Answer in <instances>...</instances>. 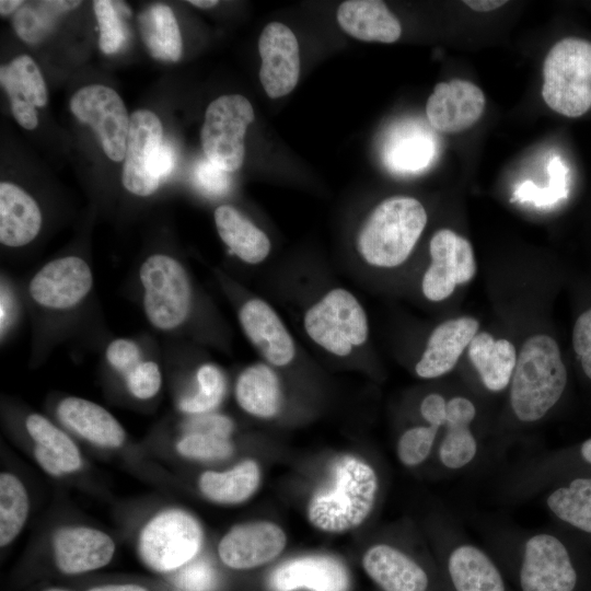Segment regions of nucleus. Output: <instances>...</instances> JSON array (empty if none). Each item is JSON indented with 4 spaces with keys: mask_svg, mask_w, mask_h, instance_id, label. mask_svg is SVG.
I'll return each instance as SVG.
<instances>
[{
    "mask_svg": "<svg viewBox=\"0 0 591 591\" xmlns=\"http://www.w3.org/2000/svg\"><path fill=\"white\" fill-rule=\"evenodd\" d=\"M568 373L557 341L534 334L522 344L508 386L509 405L522 424L542 420L560 401Z\"/></svg>",
    "mask_w": 591,
    "mask_h": 591,
    "instance_id": "f257e3e1",
    "label": "nucleus"
},
{
    "mask_svg": "<svg viewBox=\"0 0 591 591\" xmlns=\"http://www.w3.org/2000/svg\"><path fill=\"white\" fill-rule=\"evenodd\" d=\"M378 489L376 473L367 462L344 456L334 465L331 485L311 498L308 518L313 526L325 532L352 530L371 513Z\"/></svg>",
    "mask_w": 591,
    "mask_h": 591,
    "instance_id": "f03ea898",
    "label": "nucleus"
},
{
    "mask_svg": "<svg viewBox=\"0 0 591 591\" xmlns=\"http://www.w3.org/2000/svg\"><path fill=\"white\" fill-rule=\"evenodd\" d=\"M426 224L427 212L419 200L390 197L372 210L360 229L359 254L372 267H398L412 254Z\"/></svg>",
    "mask_w": 591,
    "mask_h": 591,
    "instance_id": "7ed1b4c3",
    "label": "nucleus"
},
{
    "mask_svg": "<svg viewBox=\"0 0 591 591\" xmlns=\"http://www.w3.org/2000/svg\"><path fill=\"white\" fill-rule=\"evenodd\" d=\"M542 96L554 112L579 117L591 108V43L566 37L548 51L543 63Z\"/></svg>",
    "mask_w": 591,
    "mask_h": 591,
    "instance_id": "20e7f679",
    "label": "nucleus"
},
{
    "mask_svg": "<svg viewBox=\"0 0 591 591\" xmlns=\"http://www.w3.org/2000/svg\"><path fill=\"white\" fill-rule=\"evenodd\" d=\"M305 333L328 354L346 357L369 335L368 317L347 289L334 288L311 305L303 318Z\"/></svg>",
    "mask_w": 591,
    "mask_h": 591,
    "instance_id": "39448f33",
    "label": "nucleus"
},
{
    "mask_svg": "<svg viewBox=\"0 0 591 591\" xmlns=\"http://www.w3.org/2000/svg\"><path fill=\"white\" fill-rule=\"evenodd\" d=\"M517 591H576L579 573L568 546L555 534L530 535L508 568Z\"/></svg>",
    "mask_w": 591,
    "mask_h": 591,
    "instance_id": "423d86ee",
    "label": "nucleus"
},
{
    "mask_svg": "<svg viewBox=\"0 0 591 591\" xmlns=\"http://www.w3.org/2000/svg\"><path fill=\"white\" fill-rule=\"evenodd\" d=\"M143 309L149 322L162 331L182 325L192 308V286L184 266L165 254L149 256L141 265Z\"/></svg>",
    "mask_w": 591,
    "mask_h": 591,
    "instance_id": "0eeeda50",
    "label": "nucleus"
},
{
    "mask_svg": "<svg viewBox=\"0 0 591 591\" xmlns=\"http://www.w3.org/2000/svg\"><path fill=\"white\" fill-rule=\"evenodd\" d=\"M201 543L202 530L196 518L181 509H167L143 526L138 552L147 567L166 572L193 560Z\"/></svg>",
    "mask_w": 591,
    "mask_h": 591,
    "instance_id": "6e6552de",
    "label": "nucleus"
},
{
    "mask_svg": "<svg viewBox=\"0 0 591 591\" xmlns=\"http://www.w3.org/2000/svg\"><path fill=\"white\" fill-rule=\"evenodd\" d=\"M254 120L250 101L240 94L222 95L206 109L200 138L206 159L225 172H234L244 161V136Z\"/></svg>",
    "mask_w": 591,
    "mask_h": 591,
    "instance_id": "1a4fd4ad",
    "label": "nucleus"
},
{
    "mask_svg": "<svg viewBox=\"0 0 591 591\" xmlns=\"http://www.w3.org/2000/svg\"><path fill=\"white\" fill-rule=\"evenodd\" d=\"M70 109L91 126L108 159H125L130 117L115 90L102 84L83 86L72 95Z\"/></svg>",
    "mask_w": 591,
    "mask_h": 591,
    "instance_id": "9d476101",
    "label": "nucleus"
},
{
    "mask_svg": "<svg viewBox=\"0 0 591 591\" xmlns=\"http://www.w3.org/2000/svg\"><path fill=\"white\" fill-rule=\"evenodd\" d=\"M430 264L421 279L424 297L440 302L453 294L457 286L473 280L477 264L472 244L450 229L434 232L429 243Z\"/></svg>",
    "mask_w": 591,
    "mask_h": 591,
    "instance_id": "9b49d317",
    "label": "nucleus"
},
{
    "mask_svg": "<svg viewBox=\"0 0 591 591\" xmlns=\"http://www.w3.org/2000/svg\"><path fill=\"white\" fill-rule=\"evenodd\" d=\"M163 143V128L159 117L148 109H138L130 116L127 149L121 182L134 195L146 197L159 185L153 174V162Z\"/></svg>",
    "mask_w": 591,
    "mask_h": 591,
    "instance_id": "f8f14e48",
    "label": "nucleus"
},
{
    "mask_svg": "<svg viewBox=\"0 0 591 591\" xmlns=\"http://www.w3.org/2000/svg\"><path fill=\"white\" fill-rule=\"evenodd\" d=\"M92 285L88 263L78 256H66L43 266L32 278L28 291L43 308L67 310L83 300Z\"/></svg>",
    "mask_w": 591,
    "mask_h": 591,
    "instance_id": "ddd939ff",
    "label": "nucleus"
},
{
    "mask_svg": "<svg viewBox=\"0 0 591 591\" xmlns=\"http://www.w3.org/2000/svg\"><path fill=\"white\" fill-rule=\"evenodd\" d=\"M445 591H513L502 567L482 547L452 543L442 560Z\"/></svg>",
    "mask_w": 591,
    "mask_h": 591,
    "instance_id": "4468645a",
    "label": "nucleus"
},
{
    "mask_svg": "<svg viewBox=\"0 0 591 591\" xmlns=\"http://www.w3.org/2000/svg\"><path fill=\"white\" fill-rule=\"evenodd\" d=\"M258 51L259 79L267 95L277 99L290 93L300 76L299 44L293 32L280 22L267 24L258 39Z\"/></svg>",
    "mask_w": 591,
    "mask_h": 591,
    "instance_id": "2eb2a0df",
    "label": "nucleus"
},
{
    "mask_svg": "<svg viewBox=\"0 0 591 591\" xmlns=\"http://www.w3.org/2000/svg\"><path fill=\"white\" fill-rule=\"evenodd\" d=\"M485 103V95L477 85L454 79L434 86L426 104V115L434 129L460 132L478 121Z\"/></svg>",
    "mask_w": 591,
    "mask_h": 591,
    "instance_id": "dca6fc26",
    "label": "nucleus"
},
{
    "mask_svg": "<svg viewBox=\"0 0 591 591\" xmlns=\"http://www.w3.org/2000/svg\"><path fill=\"white\" fill-rule=\"evenodd\" d=\"M286 534L276 523L257 521L236 525L220 541L218 554L233 569H250L278 556L286 546Z\"/></svg>",
    "mask_w": 591,
    "mask_h": 591,
    "instance_id": "f3484780",
    "label": "nucleus"
},
{
    "mask_svg": "<svg viewBox=\"0 0 591 591\" xmlns=\"http://www.w3.org/2000/svg\"><path fill=\"white\" fill-rule=\"evenodd\" d=\"M242 329L267 362L288 366L296 356L294 340L273 306L259 298L243 303L239 312Z\"/></svg>",
    "mask_w": 591,
    "mask_h": 591,
    "instance_id": "a211bd4d",
    "label": "nucleus"
},
{
    "mask_svg": "<svg viewBox=\"0 0 591 591\" xmlns=\"http://www.w3.org/2000/svg\"><path fill=\"white\" fill-rule=\"evenodd\" d=\"M478 332V320L468 315L450 318L437 325L415 366L416 374L430 380L451 372Z\"/></svg>",
    "mask_w": 591,
    "mask_h": 591,
    "instance_id": "6ab92c4d",
    "label": "nucleus"
},
{
    "mask_svg": "<svg viewBox=\"0 0 591 591\" xmlns=\"http://www.w3.org/2000/svg\"><path fill=\"white\" fill-rule=\"evenodd\" d=\"M55 563L60 571L77 575L106 566L115 543L105 532L88 526L58 530L53 540Z\"/></svg>",
    "mask_w": 591,
    "mask_h": 591,
    "instance_id": "aec40b11",
    "label": "nucleus"
},
{
    "mask_svg": "<svg viewBox=\"0 0 591 591\" xmlns=\"http://www.w3.org/2000/svg\"><path fill=\"white\" fill-rule=\"evenodd\" d=\"M362 566L383 591H429L432 587L428 570L390 544L371 546L363 555Z\"/></svg>",
    "mask_w": 591,
    "mask_h": 591,
    "instance_id": "412c9836",
    "label": "nucleus"
},
{
    "mask_svg": "<svg viewBox=\"0 0 591 591\" xmlns=\"http://www.w3.org/2000/svg\"><path fill=\"white\" fill-rule=\"evenodd\" d=\"M348 573L344 565L329 556L315 555L292 559L270 576L274 591L306 588L311 591H347Z\"/></svg>",
    "mask_w": 591,
    "mask_h": 591,
    "instance_id": "4be33fe9",
    "label": "nucleus"
},
{
    "mask_svg": "<svg viewBox=\"0 0 591 591\" xmlns=\"http://www.w3.org/2000/svg\"><path fill=\"white\" fill-rule=\"evenodd\" d=\"M476 406L467 397L456 395L447 401L444 434L438 447L440 463L450 471L470 465L478 454V442L472 430Z\"/></svg>",
    "mask_w": 591,
    "mask_h": 591,
    "instance_id": "5701e85b",
    "label": "nucleus"
},
{
    "mask_svg": "<svg viewBox=\"0 0 591 591\" xmlns=\"http://www.w3.org/2000/svg\"><path fill=\"white\" fill-rule=\"evenodd\" d=\"M60 420L85 440L104 448H118L125 441V430L104 407L85 398H63L57 408Z\"/></svg>",
    "mask_w": 591,
    "mask_h": 591,
    "instance_id": "b1692460",
    "label": "nucleus"
},
{
    "mask_svg": "<svg viewBox=\"0 0 591 591\" xmlns=\"http://www.w3.org/2000/svg\"><path fill=\"white\" fill-rule=\"evenodd\" d=\"M437 141L425 126L409 121L396 126L383 146V161L395 173H418L437 157Z\"/></svg>",
    "mask_w": 591,
    "mask_h": 591,
    "instance_id": "393cba45",
    "label": "nucleus"
},
{
    "mask_svg": "<svg viewBox=\"0 0 591 591\" xmlns=\"http://www.w3.org/2000/svg\"><path fill=\"white\" fill-rule=\"evenodd\" d=\"M42 227L37 202L24 189L9 182L0 184V242L20 247L32 242Z\"/></svg>",
    "mask_w": 591,
    "mask_h": 591,
    "instance_id": "a878e982",
    "label": "nucleus"
},
{
    "mask_svg": "<svg viewBox=\"0 0 591 591\" xmlns=\"http://www.w3.org/2000/svg\"><path fill=\"white\" fill-rule=\"evenodd\" d=\"M337 22L347 34L364 42L394 43L402 34L399 21L382 1H345L337 10Z\"/></svg>",
    "mask_w": 591,
    "mask_h": 591,
    "instance_id": "bb28decb",
    "label": "nucleus"
},
{
    "mask_svg": "<svg viewBox=\"0 0 591 591\" xmlns=\"http://www.w3.org/2000/svg\"><path fill=\"white\" fill-rule=\"evenodd\" d=\"M467 357L486 390L499 393L508 389L518 358L510 340L478 332L467 347Z\"/></svg>",
    "mask_w": 591,
    "mask_h": 591,
    "instance_id": "cd10ccee",
    "label": "nucleus"
},
{
    "mask_svg": "<svg viewBox=\"0 0 591 591\" xmlns=\"http://www.w3.org/2000/svg\"><path fill=\"white\" fill-rule=\"evenodd\" d=\"M215 223L223 243L242 262L256 265L269 255L268 236L234 207L219 206Z\"/></svg>",
    "mask_w": 591,
    "mask_h": 591,
    "instance_id": "c85d7f7f",
    "label": "nucleus"
},
{
    "mask_svg": "<svg viewBox=\"0 0 591 591\" xmlns=\"http://www.w3.org/2000/svg\"><path fill=\"white\" fill-rule=\"evenodd\" d=\"M235 398L247 414L259 418H271L281 407L279 380L266 364L250 366L240 373L236 380Z\"/></svg>",
    "mask_w": 591,
    "mask_h": 591,
    "instance_id": "c756f323",
    "label": "nucleus"
},
{
    "mask_svg": "<svg viewBox=\"0 0 591 591\" xmlns=\"http://www.w3.org/2000/svg\"><path fill=\"white\" fill-rule=\"evenodd\" d=\"M545 502L557 520L591 537V476H576L557 485Z\"/></svg>",
    "mask_w": 591,
    "mask_h": 591,
    "instance_id": "7c9ffc66",
    "label": "nucleus"
},
{
    "mask_svg": "<svg viewBox=\"0 0 591 591\" xmlns=\"http://www.w3.org/2000/svg\"><path fill=\"white\" fill-rule=\"evenodd\" d=\"M260 472L253 460L240 462L225 472L207 471L199 477V489L209 500L234 505L247 500L257 489Z\"/></svg>",
    "mask_w": 591,
    "mask_h": 591,
    "instance_id": "2f4dec72",
    "label": "nucleus"
},
{
    "mask_svg": "<svg viewBox=\"0 0 591 591\" xmlns=\"http://www.w3.org/2000/svg\"><path fill=\"white\" fill-rule=\"evenodd\" d=\"M140 34L149 53L157 59L177 61L182 55V36L172 9L153 4L138 18Z\"/></svg>",
    "mask_w": 591,
    "mask_h": 591,
    "instance_id": "473e14b6",
    "label": "nucleus"
},
{
    "mask_svg": "<svg viewBox=\"0 0 591 591\" xmlns=\"http://www.w3.org/2000/svg\"><path fill=\"white\" fill-rule=\"evenodd\" d=\"M81 4L73 0L28 1L14 13L12 25L28 44L44 40L56 27L59 18Z\"/></svg>",
    "mask_w": 591,
    "mask_h": 591,
    "instance_id": "72a5a7b5",
    "label": "nucleus"
},
{
    "mask_svg": "<svg viewBox=\"0 0 591 591\" xmlns=\"http://www.w3.org/2000/svg\"><path fill=\"white\" fill-rule=\"evenodd\" d=\"M0 82L10 101H25L35 107H43L47 103L45 80L30 56L21 55L1 66Z\"/></svg>",
    "mask_w": 591,
    "mask_h": 591,
    "instance_id": "f704fd0d",
    "label": "nucleus"
},
{
    "mask_svg": "<svg viewBox=\"0 0 591 591\" xmlns=\"http://www.w3.org/2000/svg\"><path fill=\"white\" fill-rule=\"evenodd\" d=\"M26 430L36 445L46 450L58 463L63 474L81 467L80 451L74 442L46 417L32 414L25 421Z\"/></svg>",
    "mask_w": 591,
    "mask_h": 591,
    "instance_id": "c9c22d12",
    "label": "nucleus"
},
{
    "mask_svg": "<svg viewBox=\"0 0 591 591\" xmlns=\"http://www.w3.org/2000/svg\"><path fill=\"white\" fill-rule=\"evenodd\" d=\"M30 500L23 483L13 474L0 475V544L11 543L23 529Z\"/></svg>",
    "mask_w": 591,
    "mask_h": 591,
    "instance_id": "e433bc0d",
    "label": "nucleus"
},
{
    "mask_svg": "<svg viewBox=\"0 0 591 591\" xmlns=\"http://www.w3.org/2000/svg\"><path fill=\"white\" fill-rule=\"evenodd\" d=\"M196 379L198 391L181 399L179 408L193 415L208 414L216 408L223 398L225 382L218 367L205 363L197 370Z\"/></svg>",
    "mask_w": 591,
    "mask_h": 591,
    "instance_id": "4c0bfd02",
    "label": "nucleus"
},
{
    "mask_svg": "<svg viewBox=\"0 0 591 591\" xmlns=\"http://www.w3.org/2000/svg\"><path fill=\"white\" fill-rule=\"evenodd\" d=\"M94 13L100 27L99 45L104 54H114L124 45L127 33L123 16L130 12L123 2L95 0Z\"/></svg>",
    "mask_w": 591,
    "mask_h": 591,
    "instance_id": "58836bf2",
    "label": "nucleus"
},
{
    "mask_svg": "<svg viewBox=\"0 0 591 591\" xmlns=\"http://www.w3.org/2000/svg\"><path fill=\"white\" fill-rule=\"evenodd\" d=\"M439 429L425 425L405 430L397 442V456L407 467H414L425 462L430 455Z\"/></svg>",
    "mask_w": 591,
    "mask_h": 591,
    "instance_id": "ea45409f",
    "label": "nucleus"
},
{
    "mask_svg": "<svg viewBox=\"0 0 591 591\" xmlns=\"http://www.w3.org/2000/svg\"><path fill=\"white\" fill-rule=\"evenodd\" d=\"M177 452L195 460H223L233 452L229 438L206 433H185L176 444Z\"/></svg>",
    "mask_w": 591,
    "mask_h": 591,
    "instance_id": "a19ab883",
    "label": "nucleus"
},
{
    "mask_svg": "<svg viewBox=\"0 0 591 591\" xmlns=\"http://www.w3.org/2000/svg\"><path fill=\"white\" fill-rule=\"evenodd\" d=\"M174 582L182 591H213L217 572L206 559L190 560L178 569Z\"/></svg>",
    "mask_w": 591,
    "mask_h": 591,
    "instance_id": "79ce46f5",
    "label": "nucleus"
},
{
    "mask_svg": "<svg viewBox=\"0 0 591 591\" xmlns=\"http://www.w3.org/2000/svg\"><path fill=\"white\" fill-rule=\"evenodd\" d=\"M129 392L139 399H149L160 390L162 376L159 366L151 360L139 362L125 375Z\"/></svg>",
    "mask_w": 591,
    "mask_h": 591,
    "instance_id": "37998d69",
    "label": "nucleus"
},
{
    "mask_svg": "<svg viewBox=\"0 0 591 591\" xmlns=\"http://www.w3.org/2000/svg\"><path fill=\"white\" fill-rule=\"evenodd\" d=\"M572 348L583 373L591 380V308L582 312L575 322Z\"/></svg>",
    "mask_w": 591,
    "mask_h": 591,
    "instance_id": "c03bdc74",
    "label": "nucleus"
},
{
    "mask_svg": "<svg viewBox=\"0 0 591 591\" xmlns=\"http://www.w3.org/2000/svg\"><path fill=\"white\" fill-rule=\"evenodd\" d=\"M106 359L116 371L125 376L141 362V354L134 340L117 338L107 346Z\"/></svg>",
    "mask_w": 591,
    "mask_h": 591,
    "instance_id": "a18cd8bd",
    "label": "nucleus"
},
{
    "mask_svg": "<svg viewBox=\"0 0 591 591\" xmlns=\"http://www.w3.org/2000/svg\"><path fill=\"white\" fill-rule=\"evenodd\" d=\"M197 186L209 195H222L230 187L229 172L223 171L208 159L200 160L194 171Z\"/></svg>",
    "mask_w": 591,
    "mask_h": 591,
    "instance_id": "49530a36",
    "label": "nucleus"
},
{
    "mask_svg": "<svg viewBox=\"0 0 591 591\" xmlns=\"http://www.w3.org/2000/svg\"><path fill=\"white\" fill-rule=\"evenodd\" d=\"M186 433H206L229 438L233 431L232 420L220 414H202L188 419L184 424Z\"/></svg>",
    "mask_w": 591,
    "mask_h": 591,
    "instance_id": "de8ad7c7",
    "label": "nucleus"
},
{
    "mask_svg": "<svg viewBox=\"0 0 591 591\" xmlns=\"http://www.w3.org/2000/svg\"><path fill=\"white\" fill-rule=\"evenodd\" d=\"M447 401L439 393L427 394L419 406L421 417L427 425L437 429L444 427L447 418Z\"/></svg>",
    "mask_w": 591,
    "mask_h": 591,
    "instance_id": "09e8293b",
    "label": "nucleus"
},
{
    "mask_svg": "<svg viewBox=\"0 0 591 591\" xmlns=\"http://www.w3.org/2000/svg\"><path fill=\"white\" fill-rule=\"evenodd\" d=\"M176 155L169 142H163L153 162V174L158 179L169 176L175 166Z\"/></svg>",
    "mask_w": 591,
    "mask_h": 591,
    "instance_id": "8fccbe9b",
    "label": "nucleus"
},
{
    "mask_svg": "<svg viewBox=\"0 0 591 591\" xmlns=\"http://www.w3.org/2000/svg\"><path fill=\"white\" fill-rule=\"evenodd\" d=\"M11 112L15 120L25 129H35L38 125V116L35 106L25 101H10Z\"/></svg>",
    "mask_w": 591,
    "mask_h": 591,
    "instance_id": "3c124183",
    "label": "nucleus"
},
{
    "mask_svg": "<svg viewBox=\"0 0 591 591\" xmlns=\"http://www.w3.org/2000/svg\"><path fill=\"white\" fill-rule=\"evenodd\" d=\"M507 1H503V0H466L464 1V4H466L468 8L477 12L494 11L505 5Z\"/></svg>",
    "mask_w": 591,
    "mask_h": 591,
    "instance_id": "603ef678",
    "label": "nucleus"
},
{
    "mask_svg": "<svg viewBox=\"0 0 591 591\" xmlns=\"http://www.w3.org/2000/svg\"><path fill=\"white\" fill-rule=\"evenodd\" d=\"M89 591H147L143 587L138 584H106L101 587H95Z\"/></svg>",
    "mask_w": 591,
    "mask_h": 591,
    "instance_id": "864d4df0",
    "label": "nucleus"
},
{
    "mask_svg": "<svg viewBox=\"0 0 591 591\" xmlns=\"http://www.w3.org/2000/svg\"><path fill=\"white\" fill-rule=\"evenodd\" d=\"M24 1L21 0H1L0 1V14L2 16L15 13L22 5Z\"/></svg>",
    "mask_w": 591,
    "mask_h": 591,
    "instance_id": "5fc2aeb1",
    "label": "nucleus"
},
{
    "mask_svg": "<svg viewBox=\"0 0 591 591\" xmlns=\"http://www.w3.org/2000/svg\"><path fill=\"white\" fill-rule=\"evenodd\" d=\"M10 299L7 291L1 292V329L3 331L10 317Z\"/></svg>",
    "mask_w": 591,
    "mask_h": 591,
    "instance_id": "6e6d98bb",
    "label": "nucleus"
},
{
    "mask_svg": "<svg viewBox=\"0 0 591 591\" xmlns=\"http://www.w3.org/2000/svg\"><path fill=\"white\" fill-rule=\"evenodd\" d=\"M579 457L586 465L591 467V437L580 444Z\"/></svg>",
    "mask_w": 591,
    "mask_h": 591,
    "instance_id": "4d7b16f0",
    "label": "nucleus"
},
{
    "mask_svg": "<svg viewBox=\"0 0 591 591\" xmlns=\"http://www.w3.org/2000/svg\"><path fill=\"white\" fill-rule=\"evenodd\" d=\"M188 3L197 7V8H201V9H208V8H212L215 5L218 4V1L217 0H190L188 1Z\"/></svg>",
    "mask_w": 591,
    "mask_h": 591,
    "instance_id": "13d9d810",
    "label": "nucleus"
},
{
    "mask_svg": "<svg viewBox=\"0 0 591 591\" xmlns=\"http://www.w3.org/2000/svg\"><path fill=\"white\" fill-rule=\"evenodd\" d=\"M45 591H68V590L60 589V588H51V589H47Z\"/></svg>",
    "mask_w": 591,
    "mask_h": 591,
    "instance_id": "bf43d9fd",
    "label": "nucleus"
}]
</instances>
